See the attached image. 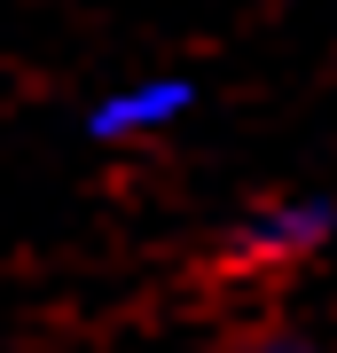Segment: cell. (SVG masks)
Returning a JSON list of instances; mask_svg holds the SVG:
<instances>
[{
  "instance_id": "cell-1",
  "label": "cell",
  "mask_w": 337,
  "mask_h": 353,
  "mask_svg": "<svg viewBox=\"0 0 337 353\" xmlns=\"http://www.w3.org/2000/svg\"><path fill=\"white\" fill-rule=\"evenodd\" d=\"M337 243V204L329 196H267L251 204L243 228L227 236V267L236 275H259V267H298L314 252Z\"/></svg>"
},
{
  "instance_id": "cell-2",
  "label": "cell",
  "mask_w": 337,
  "mask_h": 353,
  "mask_svg": "<svg viewBox=\"0 0 337 353\" xmlns=\"http://www.w3.org/2000/svg\"><path fill=\"white\" fill-rule=\"evenodd\" d=\"M188 110H196V79H173V71L125 79V87H110L87 110V141H150L165 126H181Z\"/></svg>"
},
{
  "instance_id": "cell-3",
  "label": "cell",
  "mask_w": 337,
  "mask_h": 353,
  "mask_svg": "<svg viewBox=\"0 0 337 353\" xmlns=\"http://www.w3.org/2000/svg\"><path fill=\"white\" fill-rule=\"evenodd\" d=\"M243 353H322L314 338H267V345H243Z\"/></svg>"
}]
</instances>
